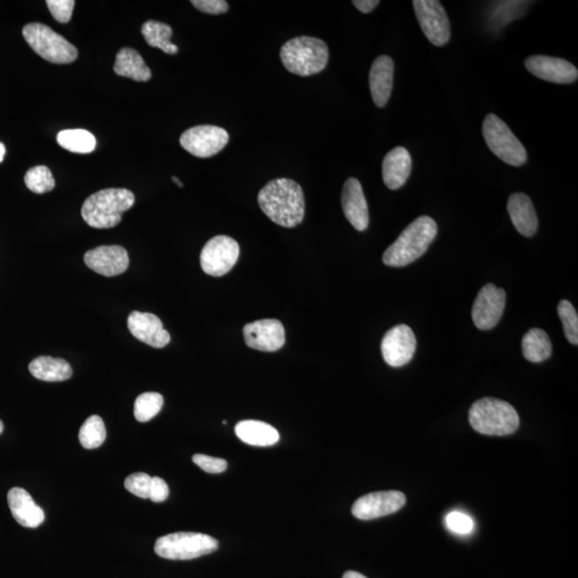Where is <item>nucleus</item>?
<instances>
[{"label": "nucleus", "mask_w": 578, "mask_h": 578, "mask_svg": "<svg viewBox=\"0 0 578 578\" xmlns=\"http://www.w3.org/2000/svg\"><path fill=\"white\" fill-rule=\"evenodd\" d=\"M260 209L280 227L293 228L304 221L305 199L303 188L289 178L268 182L258 194Z\"/></svg>", "instance_id": "f257e3e1"}, {"label": "nucleus", "mask_w": 578, "mask_h": 578, "mask_svg": "<svg viewBox=\"0 0 578 578\" xmlns=\"http://www.w3.org/2000/svg\"><path fill=\"white\" fill-rule=\"evenodd\" d=\"M437 232V224L432 218L424 216L414 220L383 253V263L389 267H404L413 263L427 252Z\"/></svg>", "instance_id": "f03ea898"}, {"label": "nucleus", "mask_w": 578, "mask_h": 578, "mask_svg": "<svg viewBox=\"0 0 578 578\" xmlns=\"http://www.w3.org/2000/svg\"><path fill=\"white\" fill-rule=\"evenodd\" d=\"M135 202V194L127 189H105L87 198L81 213L90 227L112 228L120 223L122 213Z\"/></svg>", "instance_id": "7ed1b4c3"}, {"label": "nucleus", "mask_w": 578, "mask_h": 578, "mask_svg": "<svg viewBox=\"0 0 578 578\" xmlns=\"http://www.w3.org/2000/svg\"><path fill=\"white\" fill-rule=\"evenodd\" d=\"M470 426L489 436H506L520 427L518 412L512 405L497 398L484 397L469 409Z\"/></svg>", "instance_id": "20e7f679"}, {"label": "nucleus", "mask_w": 578, "mask_h": 578, "mask_svg": "<svg viewBox=\"0 0 578 578\" xmlns=\"http://www.w3.org/2000/svg\"><path fill=\"white\" fill-rule=\"evenodd\" d=\"M280 58L290 73L311 76L326 68L329 60V50L320 39L297 37L282 46Z\"/></svg>", "instance_id": "39448f33"}, {"label": "nucleus", "mask_w": 578, "mask_h": 578, "mask_svg": "<svg viewBox=\"0 0 578 578\" xmlns=\"http://www.w3.org/2000/svg\"><path fill=\"white\" fill-rule=\"evenodd\" d=\"M23 35L35 53L50 63L71 64L78 58V50L63 35L40 23L28 24Z\"/></svg>", "instance_id": "423d86ee"}, {"label": "nucleus", "mask_w": 578, "mask_h": 578, "mask_svg": "<svg viewBox=\"0 0 578 578\" xmlns=\"http://www.w3.org/2000/svg\"><path fill=\"white\" fill-rule=\"evenodd\" d=\"M219 549L212 536L198 533H176L161 536L156 542L158 557L170 560H191L212 554Z\"/></svg>", "instance_id": "0eeeda50"}, {"label": "nucleus", "mask_w": 578, "mask_h": 578, "mask_svg": "<svg viewBox=\"0 0 578 578\" xmlns=\"http://www.w3.org/2000/svg\"><path fill=\"white\" fill-rule=\"evenodd\" d=\"M483 136L489 150L506 165L521 166L527 161V151L508 125L494 114L485 117Z\"/></svg>", "instance_id": "6e6552de"}, {"label": "nucleus", "mask_w": 578, "mask_h": 578, "mask_svg": "<svg viewBox=\"0 0 578 578\" xmlns=\"http://www.w3.org/2000/svg\"><path fill=\"white\" fill-rule=\"evenodd\" d=\"M419 24L429 42L443 46L451 37V25L441 2L437 0H414L412 2Z\"/></svg>", "instance_id": "1a4fd4ad"}, {"label": "nucleus", "mask_w": 578, "mask_h": 578, "mask_svg": "<svg viewBox=\"0 0 578 578\" xmlns=\"http://www.w3.org/2000/svg\"><path fill=\"white\" fill-rule=\"evenodd\" d=\"M239 253L236 240L227 236L213 237L202 250V269L204 274L212 276L225 275L236 265Z\"/></svg>", "instance_id": "9d476101"}, {"label": "nucleus", "mask_w": 578, "mask_h": 578, "mask_svg": "<svg viewBox=\"0 0 578 578\" xmlns=\"http://www.w3.org/2000/svg\"><path fill=\"white\" fill-rule=\"evenodd\" d=\"M228 141V133L223 127L197 126L182 133L181 145L194 157L206 158L221 152Z\"/></svg>", "instance_id": "9b49d317"}, {"label": "nucleus", "mask_w": 578, "mask_h": 578, "mask_svg": "<svg viewBox=\"0 0 578 578\" xmlns=\"http://www.w3.org/2000/svg\"><path fill=\"white\" fill-rule=\"evenodd\" d=\"M505 308V291L494 284H487L479 291L473 306V320L480 330L493 329Z\"/></svg>", "instance_id": "f8f14e48"}, {"label": "nucleus", "mask_w": 578, "mask_h": 578, "mask_svg": "<svg viewBox=\"0 0 578 578\" xmlns=\"http://www.w3.org/2000/svg\"><path fill=\"white\" fill-rule=\"evenodd\" d=\"M406 504V497L397 490H386L362 496L352 505L355 518L371 520L397 512Z\"/></svg>", "instance_id": "ddd939ff"}, {"label": "nucleus", "mask_w": 578, "mask_h": 578, "mask_svg": "<svg viewBox=\"0 0 578 578\" xmlns=\"http://www.w3.org/2000/svg\"><path fill=\"white\" fill-rule=\"evenodd\" d=\"M417 340L411 327L397 325L389 330L381 342V354L388 366L401 367L412 359Z\"/></svg>", "instance_id": "4468645a"}, {"label": "nucleus", "mask_w": 578, "mask_h": 578, "mask_svg": "<svg viewBox=\"0 0 578 578\" xmlns=\"http://www.w3.org/2000/svg\"><path fill=\"white\" fill-rule=\"evenodd\" d=\"M245 344L250 349L273 352L285 344V329L282 322L276 320H262L250 322L243 328Z\"/></svg>", "instance_id": "2eb2a0df"}, {"label": "nucleus", "mask_w": 578, "mask_h": 578, "mask_svg": "<svg viewBox=\"0 0 578 578\" xmlns=\"http://www.w3.org/2000/svg\"><path fill=\"white\" fill-rule=\"evenodd\" d=\"M525 66L531 74L551 83L572 84L578 78L576 66L562 58L535 55L526 59Z\"/></svg>", "instance_id": "dca6fc26"}, {"label": "nucleus", "mask_w": 578, "mask_h": 578, "mask_svg": "<svg viewBox=\"0 0 578 578\" xmlns=\"http://www.w3.org/2000/svg\"><path fill=\"white\" fill-rule=\"evenodd\" d=\"M87 267L104 276L124 274L129 267V255L120 245H102L89 250L84 257Z\"/></svg>", "instance_id": "f3484780"}, {"label": "nucleus", "mask_w": 578, "mask_h": 578, "mask_svg": "<svg viewBox=\"0 0 578 578\" xmlns=\"http://www.w3.org/2000/svg\"><path fill=\"white\" fill-rule=\"evenodd\" d=\"M127 328L138 341L153 349H163L171 342V335L163 327L161 320L151 313L132 312L127 317Z\"/></svg>", "instance_id": "a211bd4d"}, {"label": "nucleus", "mask_w": 578, "mask_h": 578, "mask_svg": "<svg viewBox=\"0 0 578 578\" xmlns=\"http://www.w3.org/2000/svg\"><path fill=\"white\" fill-rule=\"evenodd\" d=\"M342 207L349 222L359 232L368 227L370 217L361 183L356 178L347 179L342 191Z\"/></svg>", "instance_id": "6ab92c4d"}, {"label": "nucleus", "mask_w": 578, "mask_h": 578, "mask_svg": "<svg viewBox=\"0 0 578 578\" xmlns=\"http://www.w3.org/2000/svg\"><path fill=\"white\" fill-rule=\"evenodd\" d=\"M8 505L14 520L20 526L37 528L44 521V511L35 503L27 490L20 488L10 489Z\"/></svg>", "instance_id": "aec40b11"}, {"label": "nucleus", "mask_w": 578, "mask_h": 578, "mask_svg": "<svg viewBox=\"0 0 578 578\" xmlns=\"http://www.w3.org/2000/svg\"><path fill=\"white\" fill-rule=\"evenodd\" d=\"M395 63L389 56L382 55L376 58L370 71V89L373 101L377 107L386 106L390 99Z\"/></svg>", "instance_id": "412c9836"}, {"label": "nucleus", "mask_w": 578, "mask_h": 578, "mask_svg": "<svg viewBox=\"0 0 578 578\" xmlns=\"http://www.w3.org/2000/svg\"><path fill=\"white\" fill-rule=\"evenodd\" d=\"M411 153L404 147H397L387 153L382 162V179L391 190H397L406 183L412 173Z\"/></svg>", "instance_id": "4be33fe9"}, {"label": "nucleus", "mask_w": 578, "mask_h": 578, "mask_svg": "<svg viewBox=\"0 0 578 578\" xmlns=\"http://www.w3.org/2000/svg\"><path fill=\"white\" fill-rule=\"evenodd\" d=\"M508 212L516 229L525 237H533L538 229V217L531 199L524 193L509 197Z\"/></svg>", "instance_id": "5701e85b"}, {"label": "nucleus", "mask_w": 578, "mask_h": 578, "mask_svg": "<svg viewBox=\"0 0 578 578\" xmlns=\"http://www.w3.org/2000/svg\"><path fill=\"white\" fill-rule=\"evenodd\" d=\"M235 432L240 441L250 446L270 447L280 441V434L268 423L257 420L239 422Z\"/></svg>", "instance_id": "b1692460"}, {"label": "nucleus", "mask_w": 578, "mask_h": 578, "mask_svg": "<svg viewBox=\"0 0 578 578\" xmlns=\"http://www.w3.org/2000/svg\"><path fill=\"white\" fill-rule=\"evenodd\" d=\"M32 375L39 381L58 382L69 380L73 374V367L64 359L52 357H38L28 366Z\"/></svg>", "instance_id": "393cba45"}, {"label": "nucleus", "mask_w": 578, "mask_h": 578, "mask_svg": "<svg viewBox=\"0 0 578 578\" xmlns=\"http://www.w3.org/2000/svg\"><path fill=\"white\" fill-rule=\"evenodd\" d=\"M114 71L117 75L124 76L136 81H147L151 79V71L137 50L125 48L116 56Z\"/></svg>", "instance_id": "a878e982"}, {"label": "nucleus", "mask_w": 578, "mask_h": 578, "mask_svg": "<svg viewBox=\"0 0 578 578\" xmlns=\"http://www.w3.org/2000/svg\"><path fill=\"white\" fill-rule=\"evenodd\" d=\"M521 350L527 360L543 362L551 355V343L549 335L542 329H530L521 341Z\"/></svg>", "instance_id": "bb28decb"}, {"label": "nucleus", "mask_w": 578, "mask_h": 578, "mask_svg": "<svg viewBox=\"0 0 578 578\" xmlns=\"http://www.w3.org/2000/svg\"><path fill=\"white\" fill-rule=\"evenodd\" d=\"M142 34L146 42L152 48L160 49L170 55L178 53L177 46L171 42L173 29L170 25L157 20H148L142 27Z\"/></svg>", "instance_id": "cd10ccee"}, {"label": "nucleus", "mask_w": 578, "mask_h": 578, "mask_svg": "<svg viewBox=\"0 0 578 578\" xmlns=\"http://www.w3.org/2000/svg\"><path fill=\"white\" fill-rule=\"evenodd\" d=\"M58 144L74 153H90L96 150V137L90 132L81 129L60 131L58 135Z\"/></svg>", "instance_id": "c85d7f7f"}, {"label": "nucleus", "mask_w": 578, "mask_h": 578, "mask_svg": "<svg viewBox=\"0 0 578 578\" xmlns=\"http://www.w3.org/2000/svg\"><path fill=\"white\" fill-rule=\"evenodd\" d=\"M80 443L85 449L99 448L106 439V428L99 416H91L81 426L79 434Z\"/></svg>", "instance_id": "c756f323"}, {"label": "nucleus", "mask_w": 578, "mask_h": 578, "mask_svg": "<svg viewBox=\"0 0 578 578\" xmlns=\"http://www.w3.org/2000/svg\"><path fill=\"white\" fill-rule=\"evenodd\" d=\"M165 398L157 392L143 393L136 398L135 416L138 422H148L161 412Z\"/></svg>", "instance_id": "7c9ffc66"}, {"label": "nucleus", "mask_w": 578, "mask_h": 578, "mask_svg": "<svg viewBox=\"0 0 578 578\" xmlns=\"http://www.w3.org/2000/svg\"><path fill=\"white\" fill-rule=\"evenodd\" d=\"M24 181L29 190L35 194L52 191L56 184L52 172L49 167L43 166L30 168L25 175Z\"/></svg>", "instance_id": "2f4dec72"}, {"label": "nucleus", "mask_w": 578, "mask_h": 578, "mask_svg": "<svg viewBox=\"0 0 578 578\" xmlns=\"http://www.w3.org/2000/svg\"><path fill=\"white\" fill-rule=\"evenodd\" d=\"M559 319L564 326L566 340L573 345L578 344V315L570 301L562 300L559 304Z\"/></svg>", "instance_id": "473e14b6"}, {"label": "nucleus", "mask_w": 578, "mask_h": 578, "mask_svg": "<svg viewBox=\"0 0 578 578\" xmlns=\"http://www.w3.org/2000/svg\"><path fill=\"white\" fill-rule=\"evenodd\" d=\"M151 480L150 474L144 473L133 474L125 480V488L137 497L147 499L150 497Z\"/></svg>", "instance_id": "72a5a7b5"}, {"label": "nucleus", "mask_w": 578, "mask_h": 578, "mask_svg": "<svg viewBox=\"0 0 578 578\" xmlns=\"http://www.w3.org/2000/svg\"><path fill=\"white\" fill-rule=\"evenodd\" d=\"M446 525L450 530L458 535H469L474 528V520L466 513L454 512L449 513L446 518Z\"/></svg>", "instance_id": "f704fd0d"}, {"label": "nucleus", "mask_w": 578, "mask_h": 578, "mask_svg": "<svg viewBox=\"0 0 578 578\" xmlns=\"http://www.w3.org/2000/svg\"><path fill=\"white\" fill-rule=\"evenodd\" d=\"M46 4L53 18L59 23H68L73 18L74 0H48Z\"/></svg>", "instance_id": "c9c22d12"}, {"label": "nucleus", "mask_w": 578, "mask_h": 578, "mask_svg": "<svg viewBox=\"0 0 578 578\" xmlns=\"http://www.w3.org/2000/svg\"><path fill=\"white\" fill-rule=\"evenodd\" d=\"M193 462L202 468L204 472L209 474H221L227 468V462L223 459L208 457L204 454H196L193 457Z\"/></svg>", "instance_id": "e433bc0d"}, {"label": "nucleus", "mask_w": 578, "mask_h": 578, "mask_svg": "<svg viewBox=\"0 0 578 578\" xmlns=\"http://www.w3.org/2000/svg\"><path fill=\"white\" fill-rule=\"evenodd\" d=\"M191 4L199 12L207 14H223L228 10V4L225 0H192Z\"/></svg>", "instance_id": "4c0bfd02"}, {"label": "nucleus", "mask_w": 578, "mask_h": 578, "mask_svg": "<svg viewBox=\"0 0 578 578\" xmlns=\"http://www.w3.org/2000/svg\"><path fill=\"white\" fill-rule=\"evenodd\" d=\"M168 495H170V488H168L166 481L158 477H153L151 480L150 497L151 501L157 504L163 503V501L168 498Z\"/></svg>", "instance_id": "58836bf2"}, {"label": "nucleus", "mask_w": 578, "mask_h": 578, "mask_svg": "<svg viewBox=\"0 0 578 578\" xmlns=\"http://www.w3.org/2000/svg\"><path fill=\"white\" fill-rule=\"evenodd\" d=\"M352 4L362 13H370L380 4V2L378 0H354Z\"/></svg>", "instance_id": "ea45409f"}, {"label": "nucleus", "mask_w": 578, "mask_h": 578, "mask_svg": "<svg viewBox=\"0 0 578 578\" xmlns=\"http://www.w3.org/2000/svg\"><path fill=\"white\" fill-rule=\"evenodd\" d=\"M343 578H367L365 575H362L361 573H358L355 571H349L346 572Z\"/></svg>", "instance_id": "a19ab883"}, {"label": "nucleus", "mask_w": 578, "mask_h": 578, "mask_svg": "<svg viewBox=\"0 0 578 578\" xmlns=\"http://www.w3.org/2000/svg\"><path fill=\"white\" fill-rule=\"evenodd\" d=\"M4 155H6V147H4L3 143H0V163L3 162Z\"/></svg>", "instance_id": "79ce46f5"}, {"label": "nucleus", "mask_w": 578, "mask_h": 578, "mask_svg": "<svg viewBox=\"0 0 578 578\" xmlns=\"http://www.w3.org/2000/svg\"><path fill=\"white\" fill-rule=\"evenodd\" d=\"M173 182H176V183H177V186H178L179 188H182V187H183L182 182H181V181H179L178 178H176V177H173Z\"/></svg>", "instance_id": "37998d69"}, {"label": "nucleus", "mask_w": 578, "mask_h": 578, "mask_svg": "<svg viewBox=\"0 0 578 578\" xmlns=\"http://www.w3.org/2000/svg\"><path fill=\"white\" fill-rule=\"evenodd\" d=\"M4 432V423L0 421V434Z\"/></svg>", "instance_id": "c03bdc74"}]
</instances>
